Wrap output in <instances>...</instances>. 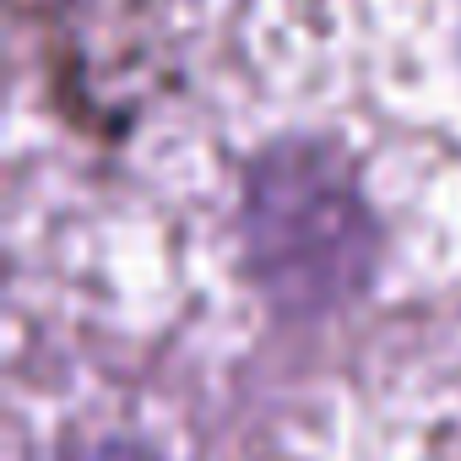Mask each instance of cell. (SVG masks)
I'll return each instance as SVG.
<instances>
[{
  "label": "cell",
  "instance_id": "1",
  "mask_svg": "<svg viewBox=\"0 0 461 461\" xmlns=\"http://www.w3.org/2000/svg\"><path fill=\"white\" fill-rule=\"evenodd\" d=\"M245 245L277 310L321 315L369 283L380 228L342 158L315 141H283L250 174Z\"/></svg>",
  "mask_w": 461,
  "mask_h": 461
},
{
  "label": "cell",
  "instance_id": "2",
  "mask_svg": "<svg viewBox=\"0 0 461 461\" xmlns=\"http://www.w3.org/2000/svg\"><path fill=\"white\" fill-rule=\"evenodd\" d=\"M55 461H158L152 450L131 445V439H98V445H82V450H66Z\"/></svg>",
  "mask_w": 461,
  "mask_h": 461
}]
</instances>
